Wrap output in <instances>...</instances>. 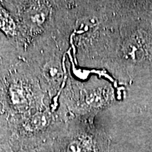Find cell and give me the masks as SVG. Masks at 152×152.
I'll return each instance as SVG.
<instances>
[{
    "mask_svg": "<svg viewBox=\"0 0 152 152\" xmlns=\"http://www.w3.org/2000/svg\"><path fill=\"white\" fill-rule=\"evenodd\" d=\"M24 13V23L30 30H37L41 28L48 20L49 9L45 4H35L33 7Z\"/></svg>",
    "mask_w": 152,
    "mask_h": 152,
    "instance_id": "obj_4",
    "label": "cell"
},
{
    "mask_svg": "<svg viewBox=\"0 0 152 152\" xmlns=\"http://www.w3.org/2000/svg\"><path fill=\"white\" fill-rule=\"evenodd\" d=\"M54 145L56 152H109L107 136L94 126L92 118L67 123Z\"/></svg>",
    "mask_w": 152,
    "mask_h": 152,
    "instance_id": "obj_1",
    "label": "cell"
},
{
    "mask_svg": "<svg viewBox=\"0 0 152 152\" xmlns=\"http://www.w3.org/2000/svg\"><path fill=\"white\" fill-rule=\"evenodd\" d=\"M39 77L49 91H56L64 80V71L58 57H46L39 64L38 68Z\"/></svg>",
    "mask_w": 152,
    "mask_h": 152,
    "instance_id": "obj_3",
    "label": "cell"
},
{
    "mask_svg": "<svg viewBox=\"0 0 152 152\" xmlns=\"http://www.w3.org/2000/svg\"><path fill=\"white\" fill-rule=\"evenodd\" d=\"M11 132L9 122L0 118V152H9Z\"/></svg>",
    "mask_w": 152,
    "mask_h": 152,
    "instance_id": "obj_5",
    "label": "cell"
},
{
    "mask_svg": "<svg viewBox=\"0 0 152 152\" xmlns=\"http://www.w3.org/2000/svg\"><path fill=\"white\" fill-rule=\"evenodd\" d=\"M9 152H56L54 143L42 145H11Z\"/></svg>",
    "mask_w": 152,
    "mask_h": 152,
    "instance_id": "obj_6",
    "label": "cell"
},
{
    "mask_svg": "<svg viewBox=\"0 0 152 152\" xmlns=\"http://www.w3.org/2000/svg\"><path fill=\"white\" fill-rule=\"evenodd\" d=\"M7 93L9 103L10 104L11 107L14 110L15 113L20 115L16 121L11 123L13 124V123L18 122V121L27 116V112H28L27 109L30 106L33 95H31V90L29 85L26 83V80H20V78L13 80L9 87Z\"/></svg>",
    "mask_w": 152,
    "mask_h": 152,
    "instance_id": "obj_2",
    "label": "cell"
}]
</instances>
